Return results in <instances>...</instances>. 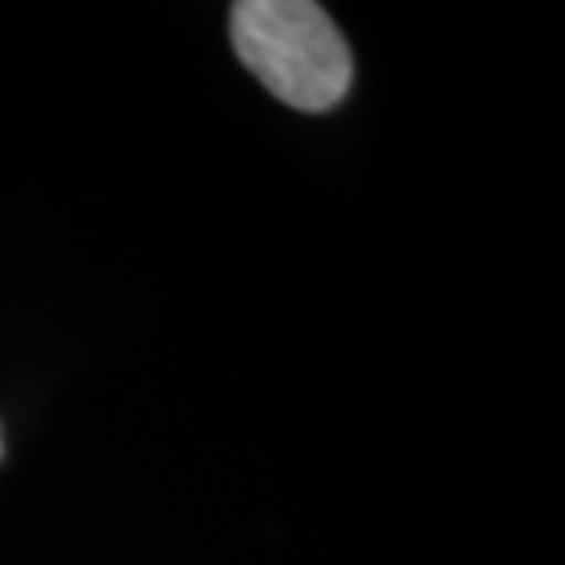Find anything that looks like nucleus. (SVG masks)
I'll return each instance as SVG.
<instances>
[{
	"label": "nucleus",
	"instance_id": "obj_1",
	"mask_svg": "<svg viewBox=\"0 0 565 565\" xmlns=\"http://www.w3.org/2000/svg\"><path fill=\"white\" fill-rule=\"evenodd\" d=\"M232 44L268 93L305 115L342 104L353 85L349 44L312 0H239L232 4Z\"/></svg>",
	"mask_w": 565,
	"mask_h": 565
}]
</instances>
